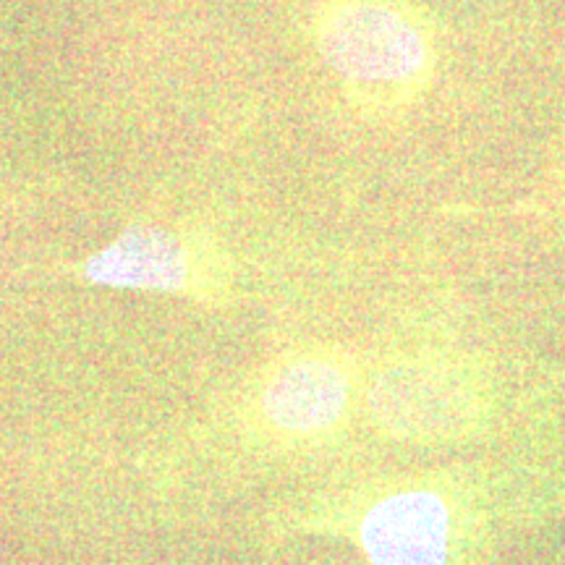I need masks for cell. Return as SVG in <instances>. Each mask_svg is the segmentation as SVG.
Wrapping results in <instances>:
<instances>
[{
  "instance_id": "obj_3",
  "label": "cell",
  "mask_w": 565,
  "mask_h": 565,
  "mask_svg": "<svg viewBox=\"0 0 565 565\" xmlns=\"http://www.w3.org/2000/svg\"><path fill=\"white\" fill-rule=\"evenodd\" d=\"M79 275L92 286L168 294L223 307L233 294V265L215 238L168 223H134L89 254Z\"/></svg>"
},
{
  "instance_id": "obj_4",
  "label": "cell",
  "mask_w": 565,
  "mask_h": 565,
  "mask_svg": "<svg viewBox=\"0 0 565 565\" xmlns=\"http://www.w3.org/2000/svg\"><path fill=\"white\" fill-rule=\"evenodd\" d=\"M356 395V364L333 345L294 349L259 374L252 419L282 443H312L343 427Z\"/></svg>"
},
{
  "instance_id": "obj_1",
  "label": "cell",
  "mask_w": 565,
  "mask_h": 565,
  "mask_svg": "<svg viewBox=\"0 0 565 565\" xmlns=\"http://www.w3.org/2000/svg\"><path fill=\"white\" fill-rule=\"evenodd\" d=\"M312 38L345 100L372 121L404 118L435 82V26L416 0H320Z\"/></svg>"
},
{
  "instance_id": "obj_2",
  "label": "cell",
  "mask_w": 565,
  "mask_h": 565,
  "mask_svg": "<svg viewBox=\"0 0 565 565\" xmlns=\"http://www.w3.org/2000/svg\"><path fill=\"white\" fill-rule=\"evenodd\" d=\"M366 412L398 440H461L490 416V383L454 353H406L380 366L364 391Z\"/></svg>"
},
{
  "instance_id": "obj_5",
  "label": "cell",
  "mask_w": 565,
  "mask_h": 565,
  "mask_svg": "<svg viewBox=\"0 0 565 565\" xmlns=\"http://www.w3.org/2000/svg\"><path fill=\"white\" fill-rule=\"evenodd\" d=\"M454 515L427 487L383 494L359 524V545L372 565H448Z\"/></svg>"
}]
</instances>
